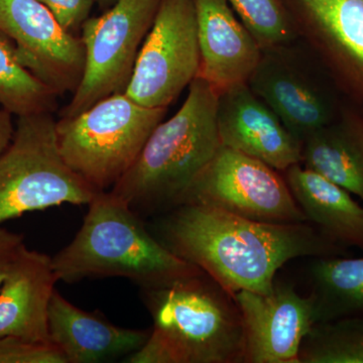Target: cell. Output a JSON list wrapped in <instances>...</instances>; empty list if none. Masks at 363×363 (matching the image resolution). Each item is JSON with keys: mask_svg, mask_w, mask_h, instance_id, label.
Returning a JSON list of instances; mask_svg holds the SVG:
<instances>
[{"mask_svg": "<svg viewBox=\"0 0 363 363\" xmlns=\"http://www.w3.org/2000/svg\"><path fill=\"white\" fill-rule=\"evenodd\" d=\"M11 116L6 109L0 106V154L9 147L13 138L14 130Z\"/></svg>", "mask_w": 363, "mask_h": 363, "instance_id": "cell-27", "label": "cell"}, {"mask_svg": "<svg viewBox=\"0 0 363 363\" xmlns=\"http://www.w3.org/2000/svg\"><path fill=\"white\" fill-rule=\"evenodd\" d=\"M167 107H147L116 93L56 123L60 150L68 166L98 192L128 172Z\"/></svg>", "mask_w": 363, "mask_h": 363, "instance_id": "cell-5", "label": "cell"}, {"mask_svg": "<svg viewBox=\"0 0 363 363\" xmlns=\"http://www.w3.org/2000/svg\"><path fill=\"white\" fill-rule=\"evenodd\" d=\"M50 340L67 363H95L128 357L147 342L150 330L123 328L97 313L72 304L55 290L48 313Z\"/></svg>", "mask_w": 363, "mask_h": 363, "instance_id": "cell-17", "label": "cell"}, {"mask_svg": "<svg viewBox=\"0 0 363 363\" xmlns=\"http://www.w3.org/2000/svg\"><path fill=\"white\" fill-rule=\"evenodd\" d=\"M200 67L197 77L217 92L247 84L262 50L226 0H194Z\"/></svg>", "mask_w": 363, "mask_h": 363, "instance_id": "cell-15", "label": "cell"}, {"mask_svg": "<svg viewBox=\"0 0 363 363\" xmlns=\"http://www.w3.org/2000/svg\"><path fill=\"white\" fill-rule=\"evenodd\" d=\"M279 173L259 160L221 145L176 206L203 205L267 223L308 222Z\"/></svg>", "mask_w": 363, "mask_h": 363, "instance_id": "cell-7", "label": "cell"}, {"mask_svg": "<svg viewBox=\"0 0 363 363\" xmlns=\"http://www.w3.org/2000/svg\"><path fill=\"white\" fill-rule=\"evenodd\" d=\"M56 123L50 112L18 117L0 154V225L28 212L88 205L97 194L62 156Z\"/></svg>", "mask_w": 363, "mask_h": 363, "instance_id": "cell-6", "label": "cell"}, {"mask_svg": "<svg viewBox=\"0 0 363 363\" xmlns=\"http://www.w3.org/2000/svg\"><path fill=\"white\" fill-rule=\"evenodd\" d=\"M143 294L152 328L124 362L245 363V327L235 298L204 272Z\"/></svg>", "mask_w": 363, "mask_h": 363, "instance_id": "cell-2", "label": "cell"}, {"mask_svg": "<svg viewBox=\"0 0 363 363\" xmlns=\"http://www.w3.org/2000/svg\"><path fill=\"white\" fill-rule=\"evenodd\" d=\"M57 281L52 257L23 245L0 286V338L51 342L48 313Z\"/></svg>", "mask_w": 363, "mask_h": 363, "instance_id": "cell-16", "label": "cell"}, {"mask_svg": "<svg viewBox=\"0 0 363 363\" xmlns=\"http://www.w3.org/2000/svg\"><path fill=\"white\" fill-rule=\"evenodd\" d=\"M217 128L221 145L285 172L302 162L303 145L247 84L218 94Z\"/></svg>", "mask_w": 363, "mask_h": 363, "instance_id": "cell-14", "label": "cell"}, {"mask_svg": "<svg viewBox=\"0 0 363 363\" xmlns=\"http://www.w3.org/2000/svg\"><path fill=\"white\" fill-rule=\"evenodd\" d=\"M310 281L316 323L363 317V257H314Z\"/></svg>", "mask_w": 363, "mask_h": 363, "instance_id": "cell-20", "label": "cell"}, {"mask_svg": "<svg viewBox=\"0 0 363 363\" xmlns=\"http://www.w3.org/2000/svg\"><path fill=\"white\" fill-rule=\"evenodd\" d=\"M283 173L309 223L340 247L363 250V206L347 190L302 164Z\"/></svg>", "mask_w": 363, "mask_h": 363, "instance_id": "cell-18", "label": "cell"}, {"mask_svg": "<svg viewBox=\"0 0 363 363\" xmlns=\"http://www.w3.org/2000/svg\"><path fill=\"white\" fill-rule=\"evenodd\" d=\"M298 363H363V317L314 324L301 343Z\"/></svg>", "mask_w": 363, "mask_h": 363, "instance_id": "cell-22", "label": "cell"}, {"mask_svg": "<svg viewBox=\"0 0 363 363\" xmlns=\"http://www.w3.org/2000/svg\"><path fill=\"white\" fill-rule=\"evenodd\" d=\"M162 0H116L111 11L83 23L85 67L65 116L124 92Z\"/></svg>", "mask_w": 363, "mask_h": 363, "instance_id": "cell-8", "label": "cell"}, {"mask_svg": "<svg viewBox=\"0 0 363 363\" xmlns=\"http://www.w3.org/2000/svg\"><path fill=\"white\" fill-rule=\"evenodd\" d=\"M157 233L162 245L233 295L271 292L277 272L294 259L343 253L309 222L267 223L203 205L172 208Z\"/></svg>", "mask_w": 363, "mask_h": 363, "instance_id": "cell-1", "label": "cell"}, {"mask_svg": "<svg viewBox=\"0 0 363 363\" xmlns=\"http://www.w3.org/2000/svg\"><path fill=\"white\" fill-rule=\"evenodd\" d=\"M218 92L197 77L185 102L150 133L112 194L138 214L169 211L213 159L221 143L217 128Z\"/></svg>", "mask_w": 363, "mask_h": 363, "instance_id": "cell-4", "label": "cell"}, {"mask_svg": "<svg viewBox=\"0 0 363 363\" xmlns=\"http://www.w3.org/2000/svg\"><path fill=\"white\" fill-rule=\"evenodd\" d=\"M98 1L102 2V4H109V2H116V0H98Z\"/></svg>", "mask_w": 363, "mask_h": 363, "instance_id": "cell-28", "label": "cell"}, {"mask_svg": "<svg viewBox=\"0 0 363 363\" xmlns=\"http://www.w3.org/2000/svg\"><path fill=\"white\" fill-rule=\"evenodd\" d=\"M298 42L332 84L363 109V0H283Z\"/></svg>", "mask_w": 363, "mask_h": 363, "instance_id": "cell-11", "label": "cell"}, {"mask_svg": "<svg viewBox=\"0 0 363 363\" xmlns=\"http://www.w3.org/2000/svg\"><path fill=\"white\" fill-rule=\"evenodd\" d=\"M199 67L194 0H162L124 92L143 106L168 108Z\"/></svg>", "mask_w": 363, "mask_h": 363, "instance_id": "cell-9", "label": "cell"}, {"mask_svg": "<svg viewBox=\"0 0 363 363\" xmlns=\"http://www.w3.org/2000/svg\"><path fill=\"white\" fill-rule=\"evenodd\" d=\"M0 32L23 65L57 94L78 87L85 67L82 39L62 28L39 0H0Z\"/></svg>", "mask_w": 363, "mask_h": 363, "instance_id": "cell-12", "label": "cell"}, {"mask_svg": "<svg viewBox=\"0 0 363 363\" xmlns=\"http://www.w3.org/2000/svg\"><path fill=\"white\" fill-rule=\"evenodd\" d=\"M298 42L264 50L247 85L303 145L337 116L342 104L322 82L312 66L315 59Z\"/></svg>", "mask_w": 363, "mask_h": 363, "instance_id": "cell-10", "label": "cell"}, {"mask_svg": "<svg viewBox=\"0 0 363 363\" xmlns=\"http://www.w3.org/2000/svg\"><path fill=\"white\" fill-rule=\"evenodd\" d=\"M23 245V234L0 227V286Z\"/></svg>", "mask_w": 363, "mask_h": 363, "instance_id": "cell-26", "label": "cell"}, {"mask_svg": "<svg viewBox=\"0 0 363 363\" xmlns=\"http://www.w3.org/2000/svg\"><path fill=\"white\" fill-rule=\"evenodd\" d=\"M56 95L23 65L13 42L0 32V106L18 117L50 112Z\"/></svg>", "mask_w": 363, "mask_h": 363, "instance_id": "cell-21", "label": "cell"}, {"mask_svg": "<svg viewBox=\"0 0 363 363\" xmlns=\"http://www.w3.org/2000/svg\"><path fill=\"white\" fill-rule=\"evenodd\" d=\"M52 264L58 281L119 277L142 290L171 285L203 272L162 245L140 215L111 191L95 195L78 233L52 257Z\"/></svg>", "mask_w": 363, "mask_h": 363, "instance_id": "cell-3", "label": "cell"}, {"mask_svg": "<svg viewBox=\"0 0 363 363\" xmlns=\"http://www.w3.org/2000/svg\"><path fill=\"white\" fill-rule=\"evenodd\" d=\"M301 164L363 201V109L341 105L337 116L303 143Z\"/></svg>", "mask_w": 363, "mask_h": 363, "instance_id": "cell-19", "label": "cell"}, {"mask_svg": "<svg viewBox=\"0 0 363 363\" xmlns=\"http://www.w3.org/2000/svg\"><path fill=\"white\" fill-rule=\"evenodd\" d=\"M245 327V363H298V351L314 324L312 296L274 281L271 292L234 294Z\"/></svg>", "mask_w": 363, "mask_h": 363, "instance_id": "cell-13", "label": "cell"}, {"mask_svg": "<svg viewBox=\"0 0 363 363\" xmlns=\"http://www.w3.org/2000/svg\"><path fill=\"white\" fill-rule=\"evenodd\" d=\"M0 363H67L51 342H33L16 337L0 338Z\"/></svg>", "mask_w": 363, "mask_h": 363, "instance_id": "cell-24", "label": "cell"}, {"mask_svg": "<svg viewBox=\"0 0 363 363\" xmlns=\"http://www.w3.org/2000/svg\"><path fill=\"white\" fill-rule=\"evenodd\" d=\"M67 32L75 30L87 20L94 0H39Z\"/></svg>", "mask_w": 363, "mask_h": 363, "instance_id": "cell-25", "label": "cell"}, {"mask_svg": "<svg viewBox=\"0 0 363 363\" xmlns=\"http://www.w3.org/2000/svg\"><path fill=\"white\" fill-rule=\"evenodd\" d=\"M260 49L298 42L293 21L283 0H226Z\"/></svg>", "mask_w": 363, "mask_h": 363, "instance_id": "cell-23", "label": "cell"}]
</instances>
